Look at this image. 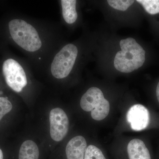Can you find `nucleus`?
Masks as SVG:
<instances>
[{
	"instance_id": "1",
	"label": "nucleus",
	"mask_w": 159,
	"mask_h": 159,
	"mask_svg": "<svg viewBox=\"0 0 159 159\" xmlns=\"http://www.w3.org/2000/svg\"><path fill=\"white\" fill-rule=\"evenodd\" d=\"M121 51L116 54L114 64L117 70L129 73L138 70L145 61V51L135 40L128 38L120 41Z\"/></svg>"
},
{
	"instance_id": "2",
	"label": "nucleus",
	"mask_w": 159,
	"mask_h": 159,
	"mask_svg": "<svg viewBox=\"0 0 159 159\" xmlns=\"http://www.w3.org/2000/svg\"><path fill=\"white\" fill-rule=\"evenodd\" d=\"M8 29L13 41L25 51L34 52L41 48L42 43L37 30L25 21L11 20L8 24Z\"/></svg>"
},
{
	"instance_id": "3",
	"label": "nucleus",
	"mask_w": 159,
	"mask_h": 159,
	"mask_svg": "<svg viewBox=\"0 0 159 159\" xmlns=\"http://www.w3.org/2000/svg\"><path fill=\"white\" fill-rule=\"evenodd\" d=\"M80 105L84 111L91 112L94 120L101 121L106 118L110 111V103L104 98L102 91L97 87H91L83 95Z\"/></svg>"
},
{
	"instance_id": "4",
	"label": "nucleus",
	"mask_w": 159,
	"mask_h": 159,
	"mask_svg": "<svg viewBox=\"0 0 159 159\" xmlns=\"http://www.w3.org/2000/svg\"><path fill=\"white\" fill-rule=\"evenodd\" d=\"M78 55L77 47L73 44L66 45L55 55L51 65V73L57 79L67 77L73 68Z\"/></svg>"
},
{
	"instance_id": "5",
	"label": "nucleus",
	"mask_w": 159,
	"mask_h": 159,
	"mask_svg": "<svg viewBox=\"0 0 159 159\" xmlns=\"http://www.w3.org/2000/svg\"><path fill=\"white\" fill-rule=\"evenodd\" d=\"M2 72L7 85L15 92L20 93L27 85L28 82L25 71L16 60L9 58L4 61Z\"/></svg>"
},
{
	"instance_id": "6",
	"label": "nucleus",
	"mask_w": 159,
	"mask_h": 159,
	"mask_svg": "<svg viewBox=\"0 0 159 159\" xmlns=\"http://www.w3.org/2000/svg\"><path fill=\"white\" fill-rule=\"evenodd\" d=\"M50 135L56 142H60L64 139L68 131L69 121L67 116L62 109L55 108L49 115Z\"/></svg>"
},
{
	"instance_id": "7",
	"label": "nucleus",
	"mask_w": 159,
	"mask_h": 159,
	"mask_svg": "<svg viewBox=\"0 0 159 159\" xmlns=\"http://www.w3.org/2000/svg\"><path fill=\"white\" fill-rule=\"evenodd\" d=\"M126 119L133 130L141 131L148 126L150 115L145 106L142 104H135L129 110L126 114Z\"/></svg>"
},
{
	"instance_id": "8",
	"label": "nucleus",
	"mask_w": 159,
	"mask_h": 159,
	"mask_svg": "<svg viewBox=\"0 0 159 159\" xmlns=\"http://www.w3.org/2000/svg\"><path fill=\"white\" fill-rule=\"evenodd\" d=\"M87 144L82 136H77L71 139L66 148L67 159H84Z\"/></svg>"
},
{
	"instance_id": "9",
	"label": "nucleus",
	"mask_w": 159,
	"mask_h": 159,
	"mask_svg": "<svg viewBox=\"0 0 159 159\" xmlns=\"http://www.w3.org/2000/svg\"><path fill=\"white\" fill-rule=\"evenodd\" d=\"M127 152L129 159H151L148 148L140 139L131 140L127 146Z\"/></svg>"
},
{
	"instance_id": "10",
	"label": "nucleus",
	"mask_w": 159,
	"mask_h": 159,
	"mask_svg": "<svg viewBox=\"0 0 159 159\" xmlns=\"http://www.w3.org/2000/svg\"><path fill=\"white\" fill-rule=\"evenodd\" d=\"M63 17L65 21L69 24H73L77 18L76 11V0H61Z\"/></svg>"
},
{
	"instance_id": "11",
	"label": "nucleus",
	"mask_w": 159,
	"mask_h": 159,
	"mask_svg": "<svg viewBox=\"0 0 159 159\" xmlns=\"http://www.w3.org/2000/svg\"><path fill=\"white\" fill-rule=\"evenodd\" d=\"M39 150L37 145L31 140L23 142L20 148L19 159H39Z\"/></svg>"
},
{
	"instance_id": "12",
	"label": "nucleus",
	"mask_w": 159,
	"mask_h": 159,
	"mask_svg": "<svg viewBox=\"0 0 159 159\" xmlns=\"http://www.w3.org/2000/svg\"><path fill=\"white\" fill-rule=\"evenodd\" d=\"M149 14L154 15L159 13V0H137Z\"/></svg>"
},
{
	"instance_id": "13",
	"label": "nucleus",
	"mask_w": 159,
	"mask_h": 159,
	"mask_svg": "<svg viewBox=\"0 0 159 159\" xmlns=\"http://www.w3.org/2000/svg\"><path fill=\"white\" fill-rule=\"evenodd\" d=\"M84 159H106L102 152L93 145H89L87 148Z\"/></svg>"
},
{
	"instance_id": "14",
	"label": "nucleus",
	"mask_w": 159,
	"mask_h": 159,
	"mask_svg": "<svg viewBox=\"0 0 159 159\" xmlns=\"http://www.w3.org/2000/svg\"><path fill=\"white\" fill-rule=\"evenodd\" d=\"M107 2L109 5L114 9L124 11L127 10L129 7L133 4L134 1L131 0H108Z\"/></svg>"
},
{
	"instance_id": "15",
	"label": "nucleus",
	"mask_w": 159,
	"mask_h": 159,
	"mask_svg": "<svg viewBox=\"0 0 159 159\" xmlns=\"http://www.w3.org/2000/svg\"><path fill=\"white\" fill-rule=\"evenodd\" d=\"M12 105L7 97H0V121L12 109Z\"/></svg>"
},
{
	"instance_id": "16",
	"label": "nucleus",
	"mask_w": 159,
	"mask_h": 159,
	"mask_svg": "<svg viewBox=\"0 0 159 159\" xmlns=\"http://www.w3.org/2000/svg\"><path fill=\"white\" fill-rule=\"evenodd\" d=\"M156 93L157 98L158 101L159 102V82L157 86Z\"/></svg>"
},
{
	"instance_id": "17",
	"label": "nucleus",
	"mask_w": 159,
	"mask_h": 159,
	"mask_svg": "<svg viewBox=\"0 0 159 159\" xmlns=\"http://www.w3.org/2000/svg\"><path fill=\"white\" fill-rule=\"evenodd\" d=\"M0 159H3V154L2 150L0 149Z\"/></svg>"
},
{
	"instance_id": "18",
	"label": "nucleus",
	"mask_w": 159,
	"mask_h": 159,
	"mask_svg": "<svg viewBox=\"0 0 159 159\" xmlns=\"http://www.w3.org/2000/svg\"><path fill=\"white\" fill-rule=\"evenodd\" d=\"M1 93H2V92H1V91H0V95H1Z\"/></svg>"
}]
</instances>
